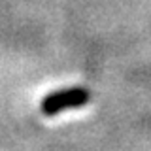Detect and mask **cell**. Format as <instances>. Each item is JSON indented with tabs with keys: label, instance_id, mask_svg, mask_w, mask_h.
<instances>
[{
	"label": "cell",
	"instance_id": "1",
	"mask_svg": "<svg viewBox=\"0 0 151 151\" xmlns=\"http://www.w3.org/2000/svg\"><path fill=\"white\" fill-rule=\"evenodd\" d=\"M89 102H91V91L89 89L79 87V85L64 87V89H57V91H51L49 94H45L40 102V111L47 117H53L68 110L83 108Z\"/></svg>",
	"mask_w": 151,
	"mask_h": 151
}]
</instances>
